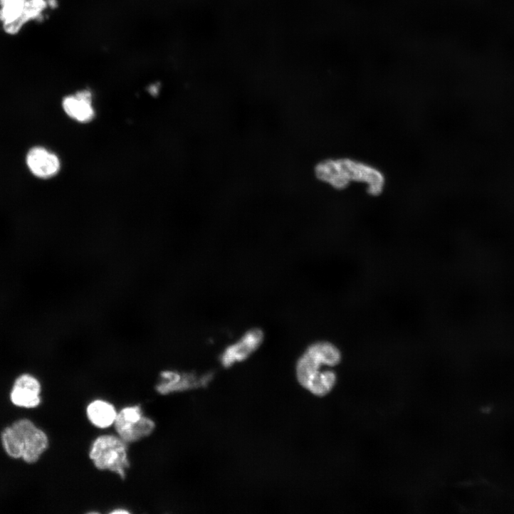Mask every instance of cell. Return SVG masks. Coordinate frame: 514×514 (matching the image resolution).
I'll return each mask as SVG.
<instances>
[{"mask_svg": "<svg viewBox=\"0 0 514 514\" xmlns=\"http://www.w3.org/2000/svg\"><path fill=\"white\" fill-rule=\"evenodd\" d=\"M315 173L319 180L338 190L355 182L364 184L372 196L381 195L386 186L385 175L380 169L351 158L324 160L316 166Z\"/></svg>", "mask_w": 514, "mask_h": 514, "instance_id": "6da1fadb", "label": "cell"}, {"mask_svg": "<svg viewBox=\"0 0 514 514\" xmlns=\"http://www.w3.org/2000/svg\"><path fill=\"white\" fill-rule=\"evenodd\" d=\"M89 456L98 469L109 471L123 479L125 478L130 464L127 443L119 436H100L93 443Z\"/></svg>", "mask_w": 514, "mask_h": 514, "instance_id": "7a4b0ae2", "label": "cell"}, {"mask_svg": "<svg viewBox=\"0 0 514 514\" xmlns=\"http://www.w3.org/2000/svg\"><path fill=\"white\" fill-rule=\"evenodd\" d=\"M115 428L118 436L126 443H135L151 435L155 423L144 416L140 406H131L117 413Z\"/></svg>", "mask_w": 514, "mask_h": 514, "instance_id": "3957f363", "label": "cell"}, {"mask_svg": "<svg viewBox=\"0 0 514 514\" xmlns=\"http://www.w3.org/2000/svg\"><path fill=\"white\" fill-rule=\"evenodd\" d=\"M26 164L30 172L41 179L56 177L61 168L58 156L42 146H35L28 151Z\"/></svg>", "mask_w": 514, "mask_h": 514, "instance_id": "277c9868", "label": "cell"}, {"mask_svg": "<svg viewBox=\"0 0 514 514\" xmlns=\"http://www.w3.org/2000/svg\"><path fill=\"white\" fill-rule=\"evenodd\" d=\"M264 340L263 332L253 329L247 332L238 342L226 348L220 357L224 367H230L237 362L246 360L258 349Z\"/></svg>", "mask_w": 514, "mask_h": 514, "instance_id": "5b68a950", "label": "cell"}, {"mask_svg": "<svg viewBox=\"0 0 514 514\" xmlns=\"http://www.w3.org/2000/svg\"><path fill=\"white\" fill-rule=\"evenodd\" d=\"M42 387L39 380L29 374L19 377L11 393V400L16 407L35 409L42 402Z\"/></svg>", "mask_w": 514, "mask_h": 514, "instance_id": "8992f818", "label": "cell"}, {"mask_svg": "<svg viewBox=\"0 0 514 514\" xmlns=\"http://www.w3.org/2000/svg\"><path fill=\"white\" fill-rule=\"evenodd\" d=\"M92 102V93L85 90L75 95L65 97L63 101V107L65 113L72 119L87 123L93 120L95 117Z\"/></svg>", "mask_w": 514, "mask_h": 514, "instance_id": "52a82bcc", "label": "cell"}, {"mask_svg": "<svg viewBox=\"0 0 514 514\" xmlns=\"http://www.w3.org/2000/svg\"><path fill=\"white\" fill-rule=\"evenodd\" d=\"M163 377L166 382L160 384L157 389L164 394L206 387L213 379V374L196 377L194 374L180 375L174 372H166L163 374Z\"/></svg>", "mask_w": 514, "mask_h": 514, "instance_id": "ba28073f", "label": "cell"}, {"mask_svg": "<svg viewBox=\"0 0 514 514\" xmlns=\"http://www.w3.org/2000/svg\"><path fill=\"white\" fill-rule=\"evenodd\" d=\"M57 6V0H27L20 19L13 24L4 26V28L7 33L15 35L25 24L32 21L43 20L45 12L54 10Z\"/></svg>", "mask_w": 514, "mask_h": 514, "instance_id": "9c48e42d", "label": "cell"}, {"mask_svg": "<svg viewBox=\"0 0 514 514\" xmlns=\"http://www.w3.org/2000/svg\"><path fill=\"white\" fill-rule=\"evenodd\" d=\"M117 415L115 407L104 400L93 401L87 408L88 419L99 429H107L112 426L115 424Z\"/></svg>", "mask_w": 514, "mask_h": 514, "instance_id": "30bf717a", "label": "cell"}, {"mask_svg": "<svg viewBox=\"0 0 514 514\" xmlns=\"http://www.w3.org/2000/svg\"><path fill=\"white\" fill-rule=\"evenodd\" d=\"M49 447L47 434L38 428L24 442L22 458L27 463H37Z\"/></svg>", "mask_w": 514, "mask_h": 514, "instance_id": "8fae6325", "label": "cell"}, {"mask_svg": "<svg viewBox=\"0 0 514 514\" xmlns=\"http://www.w3.org/2000/svg\"><path fill=\"white\" fill-rule=\"evenodd\" d=\"M27 0H0V21L4 26L16 22L21 16Z\"/></svg>", "mask_w": 514, "mask_h": 514, "instance_id": "7c38bea8", "label": "cell"}, {"mask_svg": "<svg viewBox=\"0 0 514 514\" xmlns=\"http://www.w3.org/2000/svg\"><path fill=\"white\" fill-rule=\"evenodd\" d=\"M337 377L331 371L320 372L305 387L315 395L322 397L331 392L336 384Z\"/></svg>", "mask_w": 514, "mask_h": 514, "instance_id": "4fadbf2b", "label": "cell"}, {"mask_svg": "<svg viewBox=\"0 0 514 514\" xmlns=\"http://www.w3.org/2000/svg\"><path fill=\"white\" fill-rule=\"evenodd\" d=\"M5 451L13 458H22L24 443L11 426L6 428L1 435Z\"/></svg>", "mask_w": 514, "mask_h": 514, "instance_id": "5bb4252c", "label": "cell"}, {"mask_svg": "<svg viewBox=\"0 0 514 514\" xmlns=\"http://www.w3.org/2000/svg\"><path fill=\"white\" fill-rule=\"evenodd\" d=\"M310 350L324 365L335 366L340 361L337 349L329 343H317L310 346Z\"/></svg>", "mask_w": 514, "mask_h": 514, "instance_id": "9a60e30c", "label": "cell"}, {"mask_svg": "<svg viewBox=\"0 0 514 514\" xmlns=\"http://www.w3.org/2000/svg\"><path fill=\"white\" fill-rule=\"evenodd\" d=\"M128 513L129 512H128L127 510H125V509H122V510L118 509V510H113V511L112 512V513Z\"/></svg>", "mask_w": 514, "mask_h": 514, "instance_id": "2e32d148", "label": "cell"}]
</instances>
